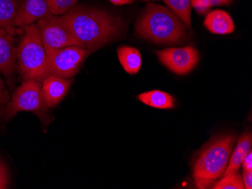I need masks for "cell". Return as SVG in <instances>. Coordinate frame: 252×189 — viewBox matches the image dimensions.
Segmentation results:
<instances>
[{
	"mask_svg": "<svg viewBox=\"0 0 252 189\" xmlns=\"http://www.w3.org/2000/svg\"><path fill=\"white\" fill-rule=\"evenodd\" d=\"M62 17L76 39L91 53L117 37L123 27L119 17L94 8L74 6Z\"/></svg>",
	"mask_w": 252,
	"mask_h": 189,
	"instance_id": "cell-1",
	"label": "cell"
},
{
	"mask_svg": "<svg viewBox=\"0 0 252 189\" xmlns=\"http://www.w3.org/2000/svg\"><path fill=\"white\" fill-rule=\"evenodd\" d=\"M17 49L13 35L0 28V73L12 80L17 67Z\"/></svg>",
	"mask_w": 252,
	"mask_h": 189,
	"instance_id": "cell-10",
	"label": "cell"
},
{
	"mask_svg": "<svg viewBox=\"0 0 252 189\" xmlns=\"http://www.w3.org/2000/svg\"><path fill=\"white\" fill-rule=\"evenodd\" d=\"M243 185L245 189H252V171L243 170Z\"/></svg>",
	"mask_w": 252,
	"mask_h": 189,
	"instance_id": "cell-23",
	"label": "cell"
},
{
	"mask_svg": "<svg viewBox=\"0 0 252 189\" xmlns=\"http://www.w3.org/2000/svg\"><path fill=\"white\" fill-rule=\"evenodd\" d=\"M110 2L116 5H127L134 2V0H109Z\"/></svg>",
	"mask_w": 252,
	"mask_h": 189,
	"instance_id": "cell-26",
	"label": "cell"
},
{
	"mask_svg": "<svg viewBox=\"0 0 252 189\" xmlns=\"http://www.w3.org/2000/svg\"><path fill=\"white\" fill-rule=\"evenodd\" d=\"M191 5L200 15L207 14L211 8V7L205 4L202 0H191Z\"/></svg>",
	"mask_w": 252,
	"mask_h": 189,
	"instance_id": "cell-20",
	"label": "cell"
},
{
	"mask_svg": "<svg viewBox=\"0 0 252 189\" xmlns=\"http://www.w3.org/2000/svg\"><path fill=\"white\" fill-rule=\"evenodd\" d=\"M36 27L39 30L45 50L73 46L84 48L72 33L62 15H52L39 20Z\"/></svg>",
	"mask_w": 252,
	"mask_h": 189,
	"instance_id": "cell-7",
	"label": "cell"
},
{
	"mask_svg": "<svg viewBox=\"0 0 252 189\" xmlns=\"http://www.w3.org/2000/svg\"><path fill=\"white\" fill-rule=\"evenodd\" d=\"M204 25L214 34H230L235 29L231 16L223 10H215L207 13Z\"/></svg>",
	"mask_w": 252,
	"mask_h": 189,
	"instance_id": "cell-12",
	"label": "cell"
},
{
	"mask_svg": "<svg viewBox=\"0 0 252 189\" xmlns=\"http://www.w3.org/2000/svg\"><path fill=\"white\" fill-rule=\"evenodd\" d=\"M52 15L46 0H21L15 27H25Z\"/></svg>",
	"mask_w": 252,
	"mask_h": 189,
	"instance_id": "cell-9",
	"label": "cell"
},
{
	"mask_svg": "<svg viewBox=\"0 0 252 189\" xmlns=\"http://www.w3.org/2000/svg\"><path fill=\"white\" fill-rule=\"evenodd\" d=\"M252 136L251 133H245L244 135L240 136L234 152L231 154L223 176L237 173L243 164L245 157L252 150Z\"/></svg>",
	"mask_w": 252,
	"mask_h": 189,
	"instance_id": "cell-13",
	"label": "cell"
},
{
	"mask_svg": "<svg viewBox=\"0 0 252 189\" xmlns=\"http://www.w3.org/2000/svg\"><path fill=\"white\" fill-rule=\"evenodd\" d=\"M141 1H144V2H150V1H157V0H141Z\"/></svg>",
	"mask_w": 252,
	"mask_h": 189,
	"instance_id": "cell-27",
	"label": "cell"
},
{
	"mask_svg": "<svg viewBox=\"0 0 252 189\" xmlns=\"http://www.w3.org/2000/svg\"><path fill=\"white\" fill-rule=\"evenodd\" d=\"M212 189H244L241 176L239 173L223 176L221 180L212 185Z\"/></svg>",
	"mask_w": 252,
	"mask_h": 189,
	"instance_id": "cell-18",
	"label": "cell"
},
{
	"mask_svg": "<svg viewBox=\"0 0 252 189\" xmlns=\"http://www.w3.org/2000/svg\"><path fill=\"white\" fill-rule=\"evenodd\" d=\"M120 64L126 73L130 75L137 74L141 70L142 57L141 52L135 48L122 46L117 50Z\"/></svg>",
	"mask_w": 252,
	"mask_h": 189,
	"instance_id": "cell-15",
	"label": "cell"
},
{
	"mask_svg": "<svg viewBox=\"0 0 252 189\" xmlns=\"http://www.w3.org/2000/svg\"><path fill=\"white\" fill-rule=\"evenodd\" d=\"M170 9L185 23L191 28V0H163Z\"/></svg>",
	"mask_w": 252,
	"mask_h": 189,
	"instance_id": "cell-17",
	"label": "cell"
},
{
	"mask_svg": "<svg viewBox=\"0 0 252 189\" xmlns=\"http://www.w3.org/2000/svg\"><path fill=\"white\" fill-rule=\"evenodd\" d=\"M167 68L178 75H186L193 70L199 60V52L192 46L171 48L156 52Z\"/></svg>",
	"mask_w": 252,
	"mask_h": 189,
	"instance_id": "cell-8",
	"label": "cell"
},
{
	"mask_svg": "<svg viewBox=\"0 0 252 189\" xmlns=\"http://www.w3.org/2000/svg\"><path fill=\"white\" fill-rule=\"evenodd\" d=\"M8 175L5 168V165L0 161V189H5L8 188Z\"/></svg>",
	"mask_w": 252,
	"mask_h": 189,
	"instance_id": "cell-21",
	"label": "cell"
},
{
	"mask_svg": "<svg viewBox=\"0 0 252 189\" xmlns=\"http://www.w3.org/2000/svg\"><path fill=\"white\" fill-rule=\"evenodd\" d=\"M188 27L171 9L149 3L135 25L138 36L157 44L177 45L188 39Z\"/></svg>",
	"mask_w": 252,
	"mask_h": 189,
	"instance_id": "cell-2",
	"label": "cell"
},
{
	"mask_svg": "<svg viewBox=\"0 0 252 189\" xmlns=\"http://www.w3.org/2000/svg\"><path fill=\"white\" fill-rule=\"evenodd\" d=\"M202 1L212 8L217 5H230L233 0H202Z\"/></svg>",
	"mask_w": 252,
	"mask_h": 189,
	"instance_id": "cell-24",
	"label": "cell"
},
{
	"mask_svg": "<svg viewBox=\"0 0 252 189\" xmlns=\"http://www.w3.org/2000/svg\"><path fill=\"white\" fill-rule=\"evenodd\" d=\"M21 0H0V28L11 35L16 33L15 21Z\"/></svg>",
	"mask_w": 252,
	"mask_h": 189,
	"instance_id": "cell-14",
	"label": "cell"
},
{
	"mask_svg": "<svg viewBox=\"0 0 252 189\" xmlns=\"http://www.w3.org/2000/svg\"><path fill=\"white\" fill-rule=\"evenodd\" d=\"M17 61L25 81L42 82L49 76V57L36 25L25 27V35L17 49Z\"/></svg>",
	"mask_w": 252,
	"mask_h": 189,
	"instance_id": "cell-4",
	"label": "cell"
},
{
	"mask_svg": "<svg viewBox=\"0 0 252 189\" xmlns=\"http://www.w3.org/2000/svg\"><path fill=\"white\" fill-rule=\"evenodd\" d=\"M243 170L252 171V150L249 152L243 162Z\"/></svg>",
	"mask_w": 252,
	"mask_h": 189,
	"instance_id": "cell-25",
	"label": "cell"
},
{
	"mask_svg": "<svg viewBox=\"0 0 252 189\" xmlns=\"http://www.w3.org/2000/svg\"><path fill=\"white\" fill-rule=\"evenodd\" d=\"M20 112H32L42 121L48 117V107L42 95V84L35 80H25L8 101L5 119L15 117Z\"/></svg>",
	"mask_w": 252,
	"mask_h": 189,
	"instance_id": "cell-5",
	"label": "cell"
},
{
	"mask_svg": "<svg viewBox=\"0 0 252 189\" xmlns=\"http://www.w3.org/2000/svg\"><path fill=\"white\" fill-rule=\"evenodd\" d=\"M72 80L59 76H49L42 81V91L48 107H55L67 94Z\"/></svg>",
	"mask_w": 252,
	"mask_h": 189,
	"instance_id": "cell-11",
	"label": "cell"
},
{
	"mask_svg": "<svg viewBox=\"0 0 252 189\" xmlns=\"http://www.w3.org/2000/svg\"><path fill=\"white\" fill-rule=\"evenodd\" d=\"M143 104L159 109H169L175 107V99L171 94L159 90L147 91L137 96Z\"/></svg>",
	"mask_w": 252,
	"mask_h": 189,
	"instance_id": "cell-16",
	"label": "cell"
},
{
	"mask_svg": "<svg viewBox=\"0 0 252 189\" xmlns=\"http://www.w3.org/2000/svg\"><path fill=\"white\" fill-rule=\"evenodd\" d=\"M9 100V92L7 90L2 78L0 76V107L4 104H8Z\"/></svg>",
	"mask_w": 252,
	"mask_h": 189,
	"instance_id": "cell-22",
	"label": "cell"
},
{
	"mask_svg": "<svg viewBox=\"0 0 252 189\" xmlns=\"http://www.w3.org/2000/svg\"><path fill=\"white\" fill-rule=\"evenodd\" d=\"M49 76L70 79L79 71L91 53L79 46H67L59 49H48Z\"/></svg>",
	"mask_w": 252,
	"mask_h": 189,
	"instance_id": "cell-6",
	"label": "cell"
},
{
	"mask_svg": "<svg viewBox=\"0 0 252 189\" xmlns=\"http://www.w3.org/2000/svg\"><path fill=\"white\" fill-rule=\"evenodd\" d=\"M50 12L55 16L65 15L77 3L78 0H46Z\"/></svg>",
	"mask_w": 252,
	"mask_h": 189,
	"instance_id": "cell-19",
	"label": "cell"
},
{
	"mask_svg": "<svg viewBox=\"0 0 252 189\" xmlns=\"http://www.w3.org/2000/svg\"><path fill=\"white\" fill-rule=\"evenodd\" d=\"M236 140L235 135H222L204 148L194 163L192 177L198 189L212 187L223 176Z\"/></svg>",
	"mask_w": 252,
	"mask_h": 189,
	"instance_id": "cell-3",
	"label": "cell"
}]
</instances>
